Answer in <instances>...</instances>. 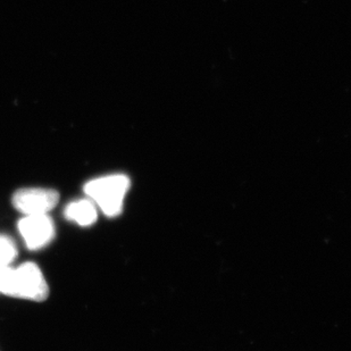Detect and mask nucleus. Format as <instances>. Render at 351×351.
<instances>
[{"label":"nucleus","mask_w":351,"mask_h":351,"mask_svg":"<svg viewBox=\"0 0 351 351\" xmlns=\"http://www.w3.org/2000/svg\"><path fill=\"white\" fill-rule=\"evenodd\" d=\"M0 293L32 302H45L49 295V287L41 269L34 263H25L16 269L10 266L0 269Z\"/></svg>","instance_id":"1"},{"label":"nucleus","mask_w":351,"mask_h":351,"mask_svg":"<svg viewBox=\"0 0 351 351\" xmlns=\"http://www.w3.org/2000/svg\"><path fill=\"white\" fill-rule=\"evenodd\" d=\"M130 186L131 182L128 176L113 174L91 180L84 186V193L105 215L114 217L122 213L123 202Z\"/></svg>","instance_id":"2"},{"label":"nucleus","mask_w":351,"mask_h":351,"mask_svg":"<svg viewBox=\"0 0 351 351\" xmlns=\"http://www.w3.org/2000/svg\"><path fill=\"white\" fill-rule=\"evenodd\" d=\"M13 206L25 216L46 215L60 202V193L53 189L25 188L14 193Z\"/></svg>","instance_id":"3"},{"label":"nucleus","mask_w":351,"mask_h":351,"mask_svg":"<svg viewBox=\"0 0 351 351\" xmlns=\"http://www.w3.org/2000/svg\"><path fill=\"white\" fill-rule=\"evenodd\" d=\"M19 231L25 241L27 249L40 250L53 241L55 226L47 215L25 216L19 222Z\"/></svg>","instance_id":"4"},{"label":"nucleus","mask_w":351,"mask_h":351,"mask_svg":"<svg viewBox=\"0 0 351 351\" xmlns=\"http://www.w3.org/2000/svg\"><path fill=\"white\" fill-rule=\"evenodd\" d=\"M64 215L65 219L73 221L81 226H93L98 219L95 202L89 199L71 202L64 210Z\"/></svg>","instance_id":"5"},{"label":"nucleus","mask_w":351,"mask_h":351,"mask_svg":"<svg viewBox=\"0 0 351 351\" xmlns=\"http://www.w3.org/2000/svg\"><path fill=\"white\" fill-rule=\"evenodd\" d=\"M16 256L17 248L13 240L7 235H0V269L10 266Z\"/></svg>","instance_id":"6"}]
</instances>
